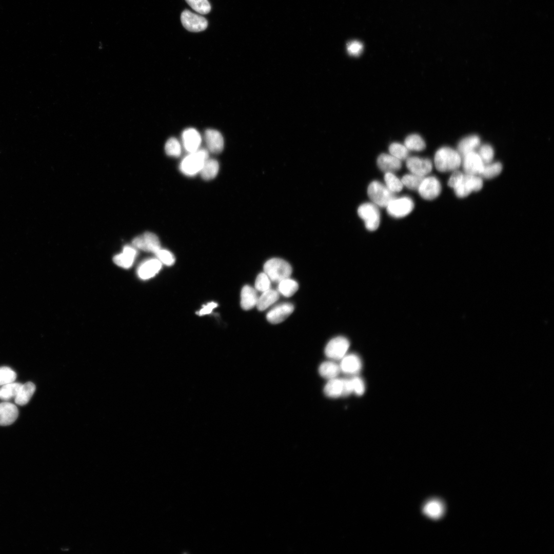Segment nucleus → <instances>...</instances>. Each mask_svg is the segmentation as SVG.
<instances>
[{"label":"nucleus","instance_id":"1","mask_svg":"<svg viewBox=\"0 0 554 554\" xmlns=\"http://www.w3.org/2000/svg\"><path fill=\"white\" fill-rule=\"evenodd\" d=\"M434 160L438 171H454L462 164V156L458 151L450 147H442L436 151Z\"/></svg>","mask_w":554,"mask_h":554},{"label":"nucleus","instance_id":"2","mask_svg":"<svg viewBox=\"0 0 554 554\" xmlns=\"http://www.w3.org/2000/svg\"><path fill=\"white\" fill-rule=\"evenodd\" d=\"M208 151L205 149L189 153L181 161L179 169L188 176H193L200 173L205 161L209 158Z\"/></svg>","mask_w":554,"mask_h":554},{"label":"nucleus","instance_id":"3","mask_svg":"<svg viewBox=\"0 0 554 554\" xmlns=\"http://www.w3.org/2000/svg\"><path fill=\"white\" fill-rule=\"evenodd\" d=\"M264 271L271 281L279 283L290 277L292 273V268L286 261L279 258H272L264 264Z\"/></svg>","mask_w":554,"mask_h":554},{"label":"nucleus","instance_id":"4","mask_svg":"<svg viewBox=\"0 0 554 554\" xmlns=\"http://www.w3.org/2000/svg\"><path fill=\"white\" fill-rule=\"evenodd\" d=\"M367 194L373 204L382 207H386L395 198L394 193L385 185L376 181L369 185Z\"/></svg>","mask_w":554,"mask_h":554},{"label":"nucleus","instance_id":"5","mask_svg":"<svg viewBox=\"0 0 554 554\" xmlns=\"http://www.w3.org/2000/svg\"><path fill=\"white\" fill-rule=\"evenodd\" d=\"M359 216L364 221L366 229L374 231L380 223V213L376 205L371 203L361 204L358 209Z\"/></svg>","mask_w":554,"mask_h":554},{"label":"nucleus","instance_id":"6","mask_svg":"<svg viewBox=\"0 0 554 554\" xmlns=\"http://www.w3.org/2000/svg\"><path fill=\"white\" fill-rule=\"evenodd\" d=\"M483 180L478 175L464 174L460 181L453 188L459 197H465L472 191H478L483 187Z\"/></svg>","mask_w":554,"mask_h":554},{"label":"nucleus","instance_id":"7","mask_svg":"<svg viewBox=\"0 0 554 554\" xmlns=\"http://www.w3.org/2000/svg\"><path fill=\"white\" fill-rule=\"evenodd\" d=\"M388 213L395 218L403 217L409 214L414 208V203L411 198L403 196L394 198L386 206Z\"/></svg>","mask_w":554,"mask_h":554},{"label":"nucleus","instance_id":"8","mask_svg":"<svg viewBox=\"0 0 554 554\" xmlns=\"http://www.w3.org/2000/svg\"><path fill=\"white\" fill-rule=\"evenodd\" d=\"M349 345V342L346 338L335 337L331 339L326 346L325 353L330 359L341 360L346 354Z\"/></svg>","mask_w":554,"mask_h":554},{"label":"nucleus","instance_id":"9","mask_svg":"<svg viewBox=\"0 0 554 554\" xmlns=\"http://www.w3.org/2000/svg\"><path fill=\"white\" fill-rule=\"evenodd\" d=\"M181 20L183 26L190 32H198L204 31L208 26L207 21L204 17L188 10L182 12Z\"/></svg>","mask_w":554,"mask_h":554},{"label":"nucleus","instance_id":"10","mask_svg":"<svg viewBox=\"0 0 554 554\" xmlns=\"http://www.w3.org/2000/svg\"><path fill=\"white\" fill-rule=\"evenodd\" d=\"M132 244L135 248L154 254L161 248L159 238L151 232L136 236L132 240Z\"/></svg>","mask_w":554,"mask_h":554},{"label":"nucleus","instance_id":"11","mask_svg":"<svg viewBox=\"0 0 554 554\" xmlns=\"http://www.w3.org/2000/svg\"><path fill=\"white\" fill-rule=\"evenodd\" d=\"M418 190L422 198L427 200H432L437 197L440 194L441 183L434 176L424 177Z\"/></svg>","mask_w":554,"mask_h":554},{"label":"nucleus","instance_id":"12","mask_svg":"<svg viewBox=\"0 0 554 554\" xmlns=\"http://www.w3.org/2000/svg\"><path fill=\"white\" fill-rule=\"evenodd\" d=\"M406 165L411 173L423 177L429 173L432 169V164L429 159L417 156L408 157Z\"/></svg>","mask_w":554,"mask_h":554},{"label":"nucleus","instance_id":"13","mask_svg":"<svg viewBox=\"0 0 554 554\" xmlns=\"http://www.w3.org/2000/svg\"><path fill=\"white\" fill-rule=\"evenodd\" d=\"M463 157L461 163L465 173L480 175L484 164L478 153L473 151L464 155Z\"/></svg>","mask_w":554,"mask_h":554},{"label":"nucleus","instance_id":"14","mask_svg":"<svg viewBox=\"0 0 554 554\" xmlns=\"http://www.w3.org/2000/svg\"><path fill=\"white\" fill-rule=\"evenodd\" d=\"M293 305L289 303L278 305L266 315L267 321L272 324H278L285 320L293 311Z\"/></svg>","mask_w":554,"mask_h":554},{"label":"nucleus","instance_id":"15","mask_svg":"<svg viewBox=\"0 0 554 554\" xmlns=\"http://www.w3.org/2000/svg\"><path fill=\"white\" fill-rule=\"evenodd\" d=\"M182 141L184 149L189 153L194 152L200 149L202 137L195 129L189 128L185 129L182 134Z\"/></svg>","mask_w":554,"mask_h":554},{"label":"nucleus","instance_id":"16","mask_svg":"<svg viewBox=\"0 0 554 554\" xmlns=\"http://www.w3.org/2000/svg\"><path fill=\"white\" fill-rule=\"evenodd\" d=\"M204 138L208 150L213 153L221 152L224 148V138L217 130L208 129L205 131Z\"/></svg>","mask_w":554,"mask_h":554},{"label":"nucleus","instance_id":"17","mask_svg":"<svg viewBox=\"0 0 554 554\" xmlns=\"http://www.w3.org/2000/svg\"><path fill=\"white\" fill-rule=\"evenodd\" d=\"M362 366V361L360 357L353 353L346 354L341 359L340 364L341 371L351 375L358 373L361 371Z\"/></svg>","mask_w":554,"mask_h":554},{"label":"nucleus","instance_id":"18","mask_svg":"<svg viewBox=\"0 0 554 554\" xmlns=\"http://www.w3.org/2000/svg\"><path fill=\"white\" fill-rule=\"evenodd\" d=\"M18 411L17 407L9 402L0 403V425L12 424L17 418Z\"/></svg>","mask_w":554,"mask_h":554},{"label":"nucleus","instance_id":"19","mask_svg":"<svg viewBox=\"0 0 554 554\" xmlns=\"http://www.w3.org/2000/svg\"><path fill=\"white\" fill-rule=\"evenodd\" d=\"M445 509L443 502L436 499L426 501L422 508L423 513L427 517L434 520L441 518L445 512Z\"/></svg>","mask_w":554,"mask_h":554},{"label":"nucleus","instance_id":"20","mask_svg":"<svg viewBox=\"0 0 554 554\" xmlns=\"http://www.w3.org/2000/svg\"><path fill=\"white\" fill-rule=\"evenodd\" d=\"M161 267L162 263L157 259H150L141 264L137 269V274L142 279H149L154 276Z\"/></svg>","mask_w":554,"mask_h":554},{"label":"nucleus","instance_id":"21","mask_svg":"<svg viewBox=\"0 0 554 554\" xmlns=\"http://www.w3.org/2000/svg\"><path fill=\"white\" fill-rule=\"evenodd\" d=\"M377 165L379 168L385 173L398 171L402 166L401 160L387 153H382L379 156Z\"/></svg>","mask_w":554,"mask_h":554},{"label":"nucleus","instance_id":"22","mask_svg":"<svg viewBox=\"0 0 554 554\" xmlns=\"http://www.w3.org/2000/svg\"><path fill=\"white\" fill-rule=\"evenodd\" d=\"M136 255V250L133 246H126L122 253L115 255L114 263L117 266L125 268L130 267Z\"/></svg>","mask_w":554,"mask_h":554},{"label":"nucleus","instance_id":"23","mask_svg":"<svg viewBox=\"0 0 554 554\" xmlns=\"http://www.w3.org/2000/svg\"><path fill=\"white\" fill-rule=\"evenodd\" d=\"M258 298L255 289L249 285L244 286L241 292V307L245 310L252 309L256 306Z\"/></svg>","mask_w":554,"mask_h":554},{"label":"nucleus","instance_id":"24","mask_svg":"<svg viewBox=\"0 0 554 554\" xmlns=\"http://www.w3.org/2000/svg\"><path fill=\"white\" fill-rule=\"evenodd\" d=\"M480 145V138L477 135L473 134L462 138L458 145V151L461 156L475 151Z\"/></svg>","mask_w":554,"mask_h":554},{"label":"nucleus","instance_id":"25","mask_svg":"<svg viewBox=\"0 0 554 554\" xmlns=\"http://www.w3.org/2000/svg\"><path fill=\"white\" fill-rule=\"evenodd\" d=\"M324 391L325 394L330 398L344 396V379L335 378L329 380L324 387Z\"/></svg>","mask_w":554,"mask_h":554},{"label":"nucleus","instance_id":"26","mask_svg":"<svg viewBox=\"0 0 554 554\" xmlns=\"http://www.w3.org/2000/svg\"><path fill=\"white\" fill-rule=\"evenodd\" d=\"M279 294L278 291L269 289L258 298L256 306L260 311H263L278 300Z\"/></svg>","mask_w":554,"mask_h":554},{"label":"nucleus","instance_id":"27","mask_svg":"<svg viewBox=\"0 0 554 554\" xmlns=\"http://www.w3.org/2000/svg\"><path fill=\"white\" fill-rule=\"evenodd\" d=\"M35 390V386L31 382L22 384L14 398L15 403L21 406L26 405L30 401Z\"/></svg>","mask_w":554,"mask_h":554},{"label":"nucleus","instance_id":"28","mask_svg":"<svg viewBox=\"0 0 554 554\" xmlns=\"http://www.w3.org/2000/svg\"><path fill=\"white\" fill-rule=\"evenodd\" d=\"M340 371V365L333 361L324 362L319 368L320 374L328 380L337 378Z\"/></svg>","mask_w":554,"mask_h":554},{"label":"nucleus","instance_id":"29","mask_svg":"<svg viewBox=\"0 0 554 554\" xmlns=\"http://www.w3.org/2000/svg\"><path fill=\"white\" fill-rule=\"evenodd\" d=\"M219 164L213 159H208L205 162L200 173L202 177L206 181L214 179L218 173Z\"/></svg>","mask_w":554,"mask_h":554},{"label":"nucleus","instance_id":"30","mask_svg":"<svg viewBox=\"0 0 554 554\" xmlns=\"http://www.w3.org/2000/svg\"><path fill=\"white\" fill-rule=\"evenodd\" d=\"M299 288L298 283L289 278L285 279L279 282L278 292L286 297L293 295Z\"/></svg>","mask_w":554,"mask_h":554},{"label":"nucleus","instance_id":"31","mask_svg":"<svg viewBox=\"0 0 554 554\" xmlns=\"http://www.w3.org/2000/svg\"><path fill=\"white\" fill-rule=\"evenodd\" d=\"M404 145L408 150L420 151L425 148V142L423 138L418 134H411L408 135L405 141Z\"/></svg>","mask_w":554,"mask_h":554},{"label":"nucleus","instance_id":"32","mask_svg":"<svg viewBox=\"0 0 554 554\" xmlns=\"http://www.w3.org/2000/svg\"><path fill=\"white\" fill-rule=\"evenodd\" d=\"M22 384L12 382L4 385L0 388V399L4 401L10 400L16 396Z\"/></svg>","mask_w":554,"mask_h":554},{"label":"nucleus","instance_id":"33","mask_svg":"<svg viewBox=\"0 0 554 554\" xmlns=\"http://www.w3.org/2000/svg\"><path fill=\"white\" fill-rule=\"evenodd\" d=\"M386 186L393 193L399 192L403 188V184L392 172H386L384 175Z\"/></svg>","mask_w":554,"mask_h":554},{"label":"nucleus","instance_id":"34","mask_svg":"<svg viewBox=\"0 0 554 554\" xmlns=\"http://www.w3.org/2000/svg\"><path fill=\"white\" fill-rule=\"evenodd\" d=\"M502 165L499 162L489 163L484 164L481 175L486 179H492L500 174Z\"/></svg>","mask_w":554,"mask_h":554},{"label":"nucleus","instance_id":"35","mask_svg":"<svg viewBox=\"0 0 554 554\" xmlns=\"http://www.w3.org/2000/svg\"><path fill=\"white\" fill-rule=\"evenodd\" d=\"M166 154L170 156L179 157L182 152V147L180 142L175 137H171L166 142L165 145Z\"/></svg>","mask_w":554,"mask_h":554},{"label":"nucleus","instance_id":"36","mask_svg":"<svg viewBox=\"0 0 554 554\" xmlns=\"http://www.w3.org/2000/svg\"><path fill=\"white\" fill-rule=\"evenodd\" d=\"M408 151L404 145L397 142L391 143L389 147L390 154L401 161L407 159Z\"/></svg>","mask_w":554,"mask_h":554},{"label":"nucleus","instance_id":"37","mask_svg":"<svg viewBox=\"0 0 554 554\" xmlns=\"http://www.w3.org/2000/svg\"><path fill=\"white\" fill-rule=\"evenodd\" d=\"M423 178V176H419L413 173L407 174L403 176L401 182L403 185L407 188L416 190H418Z\"/></svg>","mask_w":554,"mask_h":554},{"label":"nucleus","instance_id":"38","mask_svg":"<svg viewBox=\"0 0 554 554\" xmlns=\"http://www.w3.org/2000/svg\"><path fill=\"white\" fill-rule=\"evenodd\" d=\"M187 4L196 12L202 14L208 13L211 6L208 0H185Z\"/></svg>","mask_w":554,"mask_h":554},{"label":"nucleus","instance_id":"39","mask_svg":"<svg viewBox=\"0 0 554 554\" xmlns=\"http://www.w3.org/2000/svg\"><path fill=\"white\" fill-rule=\"evenodd\" d=\"M16 378V373L12 369L6 366L0 367V386L13 382Z\"/></svg>","mask_w":554,"mask_h":554},{"label":"nucleus","instance_id":"40","mask_svg":"<svg viewBox=\"0 0 554 554\" xmlns=\"http://www.w3.org/2000/svg\"><path fill=\"white\" fill-rule=\"evenodd\" d=\"M477 153L484 164L491 163L494 156V150L492 147L488 144H484L479 146V151Z\"/></svg>","mask_w":554,"mask_h":554},{"label":"nucleus","instance_id":"41","mask_svg":"<svg viewBox=\"0 0 554 554\" xmlns=\"http://www.w3.org/2000/svg\"><path fill=\"white\" fill-rule=\"evenodd\" d=\"M154 254L161 263L167 266L172 265L175 262V258L173 254L169 250L162 249L158 250Z\"/></svg>","mask_w":554,"mask_h":554},{"label":"nucleus","instance_id":"42","mask_svg":"<svg viewBox=\"0 0 554 554\" xmlns=\"http://www.w3.org/2000/svg\"><path fill=\"white\" fill-rule=\"evenodd\" d=\"M270 281L269 278L264 272L259 273L255 281L256 290L263 292L270 289Z\"/></svg>","mask_w":554,"mask_h":554},{"label":"nucleus","instance_id":"43","mask_svg":"<svg viewBox=\"0 0 554 554\" xmlns=\"http://www.w3.org/2000/svg\"><path fill=\"white\" fill-rule=\"evenodd\" d=\"M351 379L353 392L358 395H362L365 390V385L363 380L358 377H354Z\"/></svg>","mask_w":554,"mask_h":554},{"label":"nucleus","instance_id":"44","mask_svg":"<svg viewBox=\"0 0 554 554\" xmlns=\"http://www.w3.org/2000/svg\"><path fill=\"white\" fill-rule=\"evenodd\" d=\"M363 49V44L359 41H353L350 42L347 45V50L348 53L352 56H359L362 53Z\"/></svg>","mask_w":554,"mask_h":554},{"label":"nucleus","instance_id":"45","mask_svg":"<svg viewBox=\"0 0 554 554\" xmlns=\"http://www.w3.org/2000/svg\"><path fill=\"white\" fill-rule=\"evenodd\" d=\"M464 174L461 172L455 170L451 174L448 182V185L451 188H453L460 181L463 176Z\"/></svg>","mask_w":554,"mask_h":554},{"label":"nucleus","instance_id":"46","mask_svg":"<svg viewBox=\"0 0 554 554\" xmlns=\"http://www.w3.org/2000/svg\"><path fill=\"white\" fill-rule=\"evenodd\" d=\"M217 306V303L213 302L208 303L207 305H204L202 308L197 312V314L200 315H203L210 313L213 309L216 307Z\"/></svg>","mask_w":554,"mask_h":554}]
</instances>
